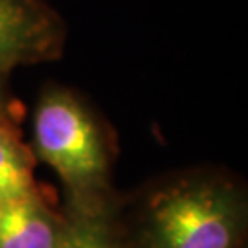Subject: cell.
<instances>
[{"label":"cell","instance_id":"6da1fadb","mask_svg":"<svg viewBox=\"0 0 248 248\" xmlns=\"http://www.w3.org/2000/svg\"><path fill=\"white\" fill-rule=\"evenodd\" d=\"M243 221V201L228 184L180 182L151 201L142 248H235Z\"/></svg>","mask_w":248,"mask_h":248},{"label":"cell","instance_id":"7a4b0ae2","mask_svg":"<svg viewBox=\"0 0 248 248\" xmlns=\"http://www.w3.org/2000/svg\"><path fill=\"white\" fill-rule=\"evenodd\" d=\"M33 138L39 156L78 197L103 186L107 156L98 127L68 92L52 90L43 96L33 118Z\"/></svg>","mask_w":248,"mask_h":248},{"label":"cell","instance_id":"3957f363","mask_svg":"<svg viewBox=\"0 0 248 248\" xmlns=\"http://www.w3.org/2000/svg\"><path fill=\"white\" fill-rule=\"evenodd\" d=\"M64 43V24L45 0H0V76L52 59Z\"/></svg>","mask_w":248,"mask_h":248},{"label":"cell","instance_id":"277c9868","mask_svg":"<svg viewBox=\"0 0 248 248\" xmlns=\"http://www.w3.org/2000/svg\"><path fill=\"white\" fill-rule=\"evenodd\" d=\"M62 224L35 193L0 201V248H57Z\"/></svg>","mask_w":248,"mask_h":248},{"label":"cell","instance_id":"5b68a950","mask_svg":"<svg viewBox=\"0 0 248 248\" xmlns=\"http://www.w3.org/2000/svg\"><path fill=\"white\" fill-rule=\"evenodd\" d=\"M33 178L26 153L0 125V201L33 195Z\"/></svg>","mask_w":248,"mask_h":248},{"label":"cell","instance_id":"8992f818","mask_svg":"<svg viewBox=\"0 0 248 248\" xmlns=\"http://www.w3.org/2000/svg\"><path fill=\"white\" fill-rule=\"evenodd\" d=\"M57 248H116L107 222L94 213H78L62 224Z\"/></svg>","mask_w":248,"mask_h":248},{"label":"cell","instance_id":"52a82bcc","mask_svg":"<svg viewBox=\"0 0 248 248\" xmlns=\"http://www.w3.org/2000/svg\"><path fill=\"white\" fill-rule=\"evenodd\" d=\"M2 112H4V103H2V98H0V120H2Z\"/></svg>","mask_w":248,"mask_h":248}]
</instances>
